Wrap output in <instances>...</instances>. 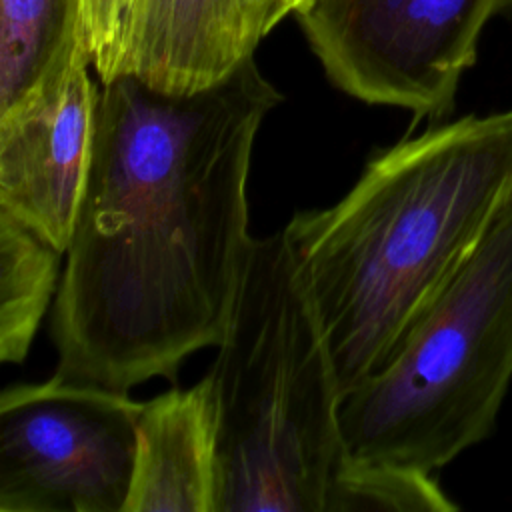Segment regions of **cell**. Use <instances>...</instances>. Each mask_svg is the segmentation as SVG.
Here are the masks:
<instances>
[{"mask_svg":"<svg viewBox=\"0 0 512 512\" xmlns=\"http://www.w3.org/2000/svg\"><path fill=\"white\" fill-rule=\"evenodd\" d=\"M282 98L256 58L192 94L132 76L102 84L54 296L60 378L118 392L174 382L190 354L224 340L252 238V150Z\"/></svg>","mask_w":512,"mask_h":512,"instance_id":"1","label":"cell"},{"mask_svg":"<svg viewBox=\"0 0 512 512\" xmlns=\"http://www.w3.org/2000/svg\"><path fill=\"white\" fill-rule=\"evenodd\" d=\"M512 202V106L434 122L282 228L342 400L382 372Z\"/></svg>","mask_w":512,"mask_h":512,"instance_id":"2","label":"cell"},{"mask_svg":"<svg viewBox=\"0 0 512 512\" xmlns=\"http://www.w3.org/2000/svg\"><path fill=\"white\" fill-rule=\"evenodd\" d=\"M216 348L214 512H328L350 466L342 394L284 230L250 238Z\"/></svg>","mask_w":512,"mask_h":512,"instance_id":"3","label":"cell"},{"mask_svg":"<svg viewBox=\"0 0 512 512\" xmlns=\"http://www.w3.org/2000/svg\"><path fill=\"white\" fill-rule=\"evenodd\" d=\"M512 384V202L408 334L340 406L348 458L436 474L486 440Z\"/></svg>","mask_w":512,"mask_h":512,"instance_id":"4","label":"cell"},{"mask_svg":"<svg viewBox=\"0 0 512 512\" xmlns=\"http://www.w3.org/2000/svg\"><path fill=\"white\" fill-rule=\"evenodd\" d=\"M512 0H308L296 22L328 80L376 106L444 120L486 24Z\"/></svg>","mask_w":512,"mask_h":512,"instance_id":"5","label":"cell"},{"mask_svg":"<svg viewBox=\"0 0 512 512\" xmlns=\"http://www.w3.org/2000/svg\"><path fill=\"white\" fill-rule=\"evenodd\" d=\"M142 402L64 380L0 394V512H124Z\"/></svg>","mask_w":512,"mask_h":512,"instance_id":"6","label":"cell"},{"mask_svg":"<svg viewBox=\"0 0 512 512\" xmlns=\"http://www.w3.org/2000/svg\"><path fill=\"white\" fill-rule=\"evenodd\" d=\"M80 56L0 112V210L66 252L92 162L100 90Z\"/></svg>","mask_w":512,"mask_h":512,"instance_id":"7","label":"cell"},{"mask_svg":"<svg viewBox=\"0 0 512 512\" xmlns=\"http://www.w3.org/2000/svg\"><path fill=\"white\" fill-rule=\"evenodd\" d=\"M270 0H134L106 82L132 76L168 94L228 78L268 30ZM102 82V84H106Z\"/></svg>","mask_w":512,"mask_h":512,"instance_id":"8","label":"cell"},{"mask_svg":"<svg viewBox=\"0 0 512 512\" xmlns=\"http://www.w3.org/2000/svg\"><path fill=\"white\" fill-rule=\"evenodd\" d=\"M124 512H214L216 408L208 376L142 402Z\"/></svg>","mask_w":512,"mask_h":512,"instance_id":"9","label":"cell"},{"mask_svg":"<svg viewBox=\"0 0 512 512\" xmlns=\"http://www.w3.org/2000/svg\"><path fill=\"white\" fill-rule=\"evenodd\" d=\"M80 56L82 0H0V112Z\"/></svg>","mask_w":512,"mask_h":512,"instance_id":"10","label":"cell"},{"mask_svg":"<svg viewBox=\"0 0 512 512\" xmlns=\"http://www.w3.org/2000/svg\"><path fill=\"white\" fill-rule=\"evenodd\" d=\"M64 252L0 210V360L20 364L60 284Z\"/></svg>","mask_w":512,"mask_h":512,"instance_id":"11","label":"cell"},{"mask_svg":"<svg viewBox=\"0 0 512 512\" xmlns=\"http://www.w3.org/2000/svg\"><path fill=\"white\" fill-rule=\"evenodd\" d=\"M360 510L450 512L456 510V504L442 492L432 474L350 460L332 492L328 512Z\"/></svg>","mask_w":512,"mask_h":512,"instance_id":"12","label":"cell"},{"mask_svg":"<svg viewBox=\"0 0 512 512\" xmlns=\"http://www.w3.org/2000/svg\"><path fill=\"white\" fill-rule=\"evenodd\" d=\"M132 4L134 0H82L84 40L100 84L112 74Z\"/></svg>","mask_w":512,"mask_h":512,"instance_id":"13","label":"cell"},{"mask_svg":"<svg viewBox=\"0 0 512 512\" xmlns=\"http://www.w3.org/2000/svg\"><path fill=\"white\" fill-rule=\"evenodd\" d=\"M308 0H270L268 4V30L272 32L288 14H296Z\"/></svg>","mask_w":512,"mask_h":512,"instance_id":"14","label":"cell"}]
</instances>
